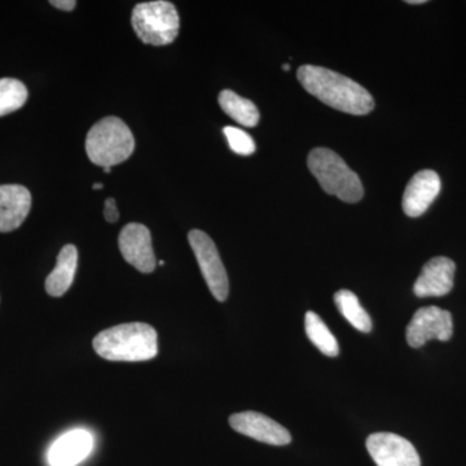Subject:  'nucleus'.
<instances>
[{
    "label": "nucleus",
    "mask_w": 466,
    "mask_h": 466,
    "mask_svg": "<svg viewBox=\"0 0 466 466\" xmlns=\"http://www.w3.org/2000/svg\"><path fill=\"white\" fill-rule=\"evenodd\" d=\"M297 76L309 94L339 112L364 116L375 108L372 95L363 86L327 67L303 66Z\"/></svg>",
    "instance_id": "f257e3e1"
},
{
    "label": "nucleus",
    "mask_w": 466,
    "mask_h": 466,
    "mask_svg": "<svg viewBox=\"0 0 466 466\" xmlns=\"http://www.w3.org/2000/svg\"><path fill=\"white\" fill-rule=\"evenodd\" d=\"M94 349L109 361H146L157 357V332L149 324L116 325L97 334Z\"/></svg>",
    "instance_id": "f03ea898"
},
{
    "label": "nucleus",
    "mask_w": 466,
    "mask_h": 466,
    "mask_svg": "<svg viewBox=\"0 0 466 466\" xmlns=\"http://www.w3.org/2000/svg\"><path fill=\"white\" fill-rule=\"evenodd\" d=\"M135 149L134 135L116 116H106L92 126L86 137V152L92 164L112 167L130 158Z\"/></svg>",
    "instance_id": "7ed1b4c3"
},
{
    "label": "nucleus",
    "mask_w": 466,
    "mask_h": 466,
    "mask_svg": "<svg viewBox=\"0 0 466 466\" xmlns=\"http://www.w3.org/2000/svg\"><path fill=\"white\" fill-rule=\"evenodd\" d=\"M308 165L309 171L328 195L336 196L349 204H355L363 198L364 189L360 177L334 150L312 149L309 155Z\"/></svg>",
    "instance_id": "20e7f679"
},
{
    "label": "nucleus",
    "mask_w": 466,
    "mask_h": 466,
    "mask_svg": "<svg viewBox=\"0 0 466 466\" xmlns=\"http://www.w3.org/2000/svg\"><path fill=\"white\" fill-rule=\"evenodd\" d=\"M131 24L140 41L156 47L171 45L179 34V15L167 0L139 3L134 8Z\"/></svg>",
    "instance_id": "39448f33"
},
{
    "label": "nucleus",
    "mask_w": 466,
    "mask_h": 466,
    "mask_svg": "<svg viewBox=\"0 0 466 466\" xmlns=\"http://www.w3.org/2000/svg\"><path fill=\"white\" fill-rule=\"evenodd\" d=\"M188 241L208 289L214 299L219 302H225L228 299L229 281L216 244L211 240L210 236L200 229H193L189 232Z\"/></svg>",
    "instance_id": "423d86ee"
},
{
    "label": "nucleus",
    "mask_w": 466,
    "mask_h": 466,
    "mask_svg": "<svg viewBox=\"0 0 466 466\" xmlns=\"http://www.w3.org/2000/svg\"><path fill=\"white\" fill-rule=\"evenodd\" d=\"M453 333L452 315L437 306L417 309L408 324L406 337L408 345L413 349L421 348L431 339L449 341Z\"/></svg>",
    "instance_id": "0eeeda50"
},
{
    "label": "nucleus",
    "mask_w": 466,
    "mask_h": 466,
    "mask_svg": "<svg viewBox=\"0 0 466 466\" xmlns=\"http://www.w3.org/2000/svg\"><path fill=\"white\" fill-rule=\"evenodd\" d=\"M367 450L377 466H421V460L413 444L398 434L370 435Z\"/></svg>",
    "instance_id": "6e6552de"
},
{
    "label": "nucleus",
    "mask_w": 466,
    "mask_h": 466,
    "mask_svg": "<svg viewBox=\"0 0 466 466\" xmlns=\"http://www.w3.org/2000/svg\"><path fill=\"white\" fill-rule=\"evenodd\" d=\"M119 250L128 265L143 274H150L156 268L155 251L149 229L140 223H128L118 238Z\"/></svg>",
    "instance_id": "1a4fd4ad"
},
{
    "label": "nucleus",
    "mask_w": 466,
    "mask_h": 466,
    "mask_svg": "<svg viewBox=\"0 0 466 466\" xmlns=\"http://www.w3.org/2000/svg\"><path fill=\"white\" fill-rule=\"evenodd\" d=\"M229 425L238 433L271 446H287L291 441V435L283 425L253 410L235 413L229 417Z\"/></svg>",
    "instance_id": "9d476101"
},
{
    "label": "nucleus",
    "mask_w": 466,
    "mask_h": 466,
    "mask_svg": "<svg viewBox=\"0 0 466 466\" xmlns=\"http://www.w3.org/2000/svg\"><path fill=\"white\" fill-rule=\"evenodd\" d=\"M94 437L84 429L67 431L52 443L47 453L50 466H76L90 456Z\"/></svg>",
    "instance_id": "9b49d317"
},
{
    "label": "nucleus",
    "mask_w": 466,
    "mask_h": 466,
    "mask_svg": "<svg viewBox=\"0 0 466 466\" xmlns=\"http://www.w3.org/2000/svg\"><path fill=\"white\" fill-rule=\"evenodd\" d=\"M456 265L446 257H435L422 267L421 274L417 278L413 291L420 299L424 297H443L453 288Z\"/></svg>",
    "instance_id": "f8f14e48"
},
{
    "label": "nucleus",
    "mask_w": 466,
    "mask_h": 466,
    "mask_svg": "<svg viewBox=\"0 0 466 466\" xmlns=\"http://www.w3.org/2000/svg\"><path fill=\"white\" fill-rule=\"evenodd\" d=\"M441 192L440 175L433 170L419 171L408 183L403 195V210L408 217L422 216Z\"/></svg>",
    "instance_id": "ddd939ff"
},
{
    "label": "nucleus",
    "mask_w": 466,
    "mask_h": 466,
    "mask_svg": "<svg viewBox=\"0 0 466 466\" xmlns=\"http://www.w3.org/2000/svg\"><path fill=\"white\" fill-rule=\"evenodd\" d=\"M32 208V195L20 184L0 186V232H12L23 225Z\"/></svg>",
    "instance_id": "4468645a"
},
{
    "label": "nucleus",
    "mask_w": 466,
    "mask_h": 466,
    "mask_svg": "<svg viewBox=\"0 0 466 466\" xmlns=\"http://www.w3.org/2000/svg\"><path fill=\"white\" fill-rule=\"evenodd\" d=\"M78 265V250L75 245L67 244L58 253L56 267L47 276L46 290L52 297H61L69 290L75 281Z\"/></svg>",
    "instance_id": "2eb2a0df"
},
{
    "label": "nucleus",
    "mask_w": 466,
    "mask_h": 466,
    "mask_svg": "<svg viewBox=\"0 0 466 466\" xmlns=\"http://www.w3.org/2000/svg\"><path fill=\"white\" fill-rule=\"evenodd\" d=\"M218 101L223 112L238 124L245 127H256L258 125L259 112L253 101L244 99L231 90L220 92Z\"/></svg>",
    "instance_id": "dca6fc26"
},
{
    "label": "nucleus",
    "mask_w": 466,
    "mask_h": 466,
    "mask_svg": "<svg viewBox=\"0 0 466 466\" xmlns=\"http://www.w3.org/2000/svg\"><path fill=\"white\" fill-rule=\"evenodd\" d=\"M334 302L343 318L349 321L355 329L363 333L372 330V320L363 306L359 302L358 297L352 291L342 289L334 294Z\"/></svg>",
    "instance_id": "f3484780"
},
{
    "label": "nucleus",
    "mask_w": 466,
    "mask_h": 466,
    "mask_svg": "<svg viewBox=\"0 0 466 466\" xmlns=\"http://www.w3.org/2000/svg\"><path fill=\"white\" fill-rule=\"evenodd\" d=\"M306 334L309 341L314 343L319 351L327 357L334 358L339 355V346L336 337L330 332L321 318L315 312L309 311L305 318Z\"/></svg>",
    "instance_id": "a211bd4d"
},
{
    "label": "nucleus",
    "mask_w": 466,
    "mask_h": 466,
    "mask_svg": "<svg viewBox=\"0 0 466 466\" xmlns=\"http://www.w3.org/2000/svg\"><path fill=\"white\" fill-rule=\"evenodd\" d=\"M27 88L14 78L0 79V116L23 108L27 100Z\"/></svg>",
    "instance_id": "6ab92c4d"
},
{
    "label": "nucleus",
    "mask_w": 466,
    "mask_h": 466,
    "mask_svg": "<svg viewBox=\"0 0 466 466\" xmlns=\"http://www.w3.org/2000/svg\"><path fill=\"white\" fill-rule=\"evenodd\" d=\"M227 140H228L229 148L233 152L238 153L241 156H250L256 152V143H254L253 137L249 134L245 133L244 130H240L238 127H232V126H227L223 128Z\"/></svg>",
    "instance_id": "aec40b11"
},
{
    "label": "nucleus",
    "mask_w": 466,
    "mask_h": 466,
    "mask_svg": "<svg viewBox=\"0 0 466 466\" xmlns=\"http://www.w3.org/2000/svg\"><path fill=\"white\" fill-rule=\"evenodd\" d=\"M104 217H106V222L116 223L118 220L119 213L116 208L115 198H108L106 201V207H104Z\"/></svg>",
    "instance_id": "412c9836"
},
{
    "label": "nucleus",
    "mask_w": 466,
    "mask_h": 466,
    "mask_svg": "<svg viewBox=\"0 0 466 466\" xmlns=\"http://www.w3.org/2000/svg\"><path fill=\"white\" fill-rule=\"evenodd\" d=\"M51 5L61 9V11L70 12L76 8V2L75 0H52Z\"/></svg>",
    "instance_id": "4be33fe9"
},
{
    "label": "nucleus",
    "mask_w": 466,
    "mask_h": 466,
    "mask_svg": "<svg viewBox=\"0 0 466 466\" xmlns=\"http://www.w3.org/2000/svg\"><path fill=\"white\" fill-rule=\"evenodd\" d=\"M408 5H424L426 0H408Z\"/></svg>",
    "instance_id": "5701e85b"
},
{
    "label": "nucleus",
    "mask_w": 466,
    "mask_h": 466,
    "mask_svg": "<svg viewBox=\"0 0 466 466\" xmlns=\"http://www.w3.org/2000/svg\"><path fill=\"white\" fill-rule=\"evenodd\" d=\"M103 187H104L103 184L97 183V184H94V186H92V188H94V189H101V188H103Z\"/></svg>",
    "instance_id": "b1692460"
},
{
    "label": "nucleus",
    "mask_w": 466,
    "mask_h": 466,
    "mask_svg": "<svg viewBox=\"0 0 466 466\" xmlns=\"http://www.w3.org/2000/svg\"><path fill=\"white\" fill-rule=\"evenodd\" d=\"M283 69L285 70V72H288V70H289V69H290V67H289V64H284V66H283Z\"/></svg>",
    "instance_id": "393cba45"
},
{
    "label": "nucleus",
    "mask_w": 466,
    "mask_h": 466,
    "mask_svg": "<svg viewBox=\"0 0 466 466\" xmlns=\"http://www.w3.org/2000/svg\"><path fill=\"white\" fill-rule=\"evenodd\" d=\"M104 171H106V174L110 173V167H104Z\"/></svg>",
    "instance_id": "a878e982"
}]
</instances>
